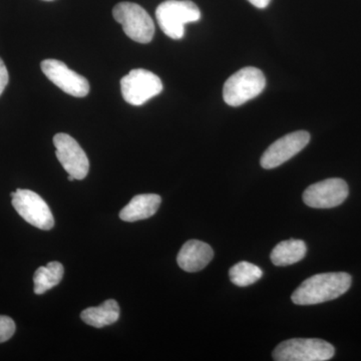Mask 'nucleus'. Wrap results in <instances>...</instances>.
Returning a JSON list of instances; mask_svg holds the SVG:
<instances>
[{"instance_id": "15", "label": "nucleus", "mask_w": 361, "mask_h": 361, "mask_svg": "<svg viewBox=\"0 0 361 361\" xmlns=\"http://www.w3.org/2000/svg\"><path fill=\"white\" fill-rule=\"evenodd\" d=\"M306 252L307 247L302 240H285L275 246L270 258L275 266L285 267L302 260L306 256Z\"/></svg>"}, {"instance_id": "20", "label": "nucleus", "mask_w": 361, "mask_h": 361, "mask_svg": "<svg viewBox=\"0 0 361 361\" xmlns=\"http://www.w3.org/2000/svg\"><path fill=\"white\" fill-rule=\"evenodd\" d=\"M249 2L257 8L263 9L269 6L271 0H248Z\"/></svg>"}, {"instance_id": "6", "label": "nucleus", "mask_w": 361, "mask_h": 361, "mask_svg": "<svg viewBox=\"0 0 361 361\" xmlns=\"http://www.w3.org/2000/svg\"><path fill=\"white\" fill-rule=\"evenodd\" d=\"M121 90L128 104L139 106L160 94L163 84L161 78L152 71L135 68L122 78Z\"/></svg>"}, {"instance_id": "21", "label": "nucleus", "mask_w": 361, "mask_h": 361, "mask_svg": "<svg viewBox=\"0 0 361 361\" xmlns=\"http://www.w3.org/2000/svg\"><path fill=\"white\" fill-rule=\"evenodd\" d=\"M75 177H73V176L68 175V180H71V182H73V180H75Z\"/></svg>"}, {"instance_id": "11", "label": "nucleus", "mask_w": 361, "mask_h": 361, "mask_svg": "<svg viewBox=\"0 0 361 361\" xmlns=\"http://www.w3.org/2000/svg\"><path fill=\"white\" fill-rule=\"evenodd\" d=\"M40 66L45 77L66 94L75 97H84L89 94L90 84L87 78L70 70L63 61L45 59Z\"/></svg>"}, {"instance_id": "18", "label": "nucleus", "mask_w": 361, "mask_h": 361, "mask_svg": "<svg viewBox=\"0 0 361 361\" xmlns=\"http://www.w3.org/2000/svg\"><path fill=\"white\" fill-rule=\"evenodd\" d=\"M16 329V323L9 316L0 315V343L9 341Z\"/></svg>"}, {"instance_id": "8", "label": "nucleus", "mask_w": 361, "mask_h": 361, "mask_svg": "<svg viewBox=\"0 0 361 361\" xmlns=\"http://www.w3.org/2000/svg\"><path fill=\"white\" fill-rule=\"evenodd\" d=\"M56 158L68 175L75 180H84L89 174L90 161L78 142L65 133H59L54 137Z\"/></svg>"}, {"instance_id": "12", "label": "nucleus", "mask_w": 361, "mask_h": 361, "mask_svg": "<svg viewBox=\"0 0 361 361\" xmlns=\"http://www.w3.org/2000/svg\"><path fill=\"white\" fill-rule=\"evenodd\" d=\"M212 247L200 240H190L182 246L178 254L177 262L180 269L187 272L203 270L212 261Z\"/></svg>"}, {"instance_id": "10", "label": "nucleus", "mask_w": 361, "mask_h": 361, "mask_svg": "<svg viewBox=\"0 0 361 361\" xmlns=\"http://www.w3.org/2000/svg\"><path fill=\"white\" fill-rule=\"evenodd\" d=\"M310 142V134L305 130H298L280 137L261 157V167L271 170L283 165L285 161L302 151Z\"/></svg>"}, {"instance_id": "9", "label": "nucleus", "mask_w": 361, "mask_h": 361, "mask_svg": "<svg viewBox=\"0 0 361 361\" xmlns=\"http://www.w3.org/2000/svg\"><path fill=\"white\" fill-rule=\"evenodd\" d=\"M348 185L345 180L332 178L311 185L303 193L305 205L316 209H330L341 205L348 199Z\"/></svg>"}, {"instance_id": "17", "label": "nucleus", "mask_w": 361, "mask_h": 361, "mask_svg": "<svg viewBox=\"0 0 361 361\" xmlns=\"http://www.w3.org/2000/svg\"><path fill=\"white\" fill-rule=\"evenodd\" d=\"M230 280L236 286L246 287L256 283L263 276V271L258 266L247 261H241L229 271Z\"/></svg>"}, {"instance_id": "1", "label": "nucleus", "mask_w": 361, "mask_h": 361, "mask_svg": "<svg viewBox=\"0 0 361 361\" xmlns=\"http://www.w3.org/2000/svg\"><path fill=\"white\" fill-rule=\"evenodd\" d=\"M353 278L345 272L322 273L307 278L292 294L296 305H315L334 300L348 291Z\"/></svg>"}, {"instance_id": "4", "label": "nucleus", "mask_w": 361, "mask_h": 361, "mask_svg": "<svg viewBox=\"0 0 361 361\" xmlns=\"http://www.w3.org/2000/svg\"><path fill=\"white\" fill-rule=\"evenodd\" d=\"M336 349L329 342L316 338H293L278 344L273 351L276 361H326Z\"/></svg>"}, {"instance_id": "7", "label": "nucleus", "mask_w": 361, "mask_h": 361, "mask_svg": "<svg viewBox=\"0 0 361 361\" xmlns=\"http://www.w3.org/2000/svg\"><path fill=\"white\" fill-rule=\"evenodd\" d=\"M13 206L20 217L40 230H51L54 218L47 202L35 192L18 189L11 193Z\"/></svg>"}, {"instance_id": "14", "label": "nucleus", "mask_w": 361, "mask_h": 361, "mask_svg": "<svg viewBox=\"0 0 361 361\" xmlns=\"http://www.w3.org/2000/svg\"><path fill=\"white\" fill-rule=\"evenodd\" d=\"M120 314V306L118 302L114 299H109L97 307L87 308L82 311L80 317L87 325L102 329L118 322Z\"/></svg>"}, {"instance_id": "16", "label": "nucleus", "mask_w": 361, "mask_h": 361, "mask_svg": "<svg viewBox=\"0 0 361 361\" xmlns=\"http://www.w3.org/2000/svg\"><path fill=\"white\" fill-rule=\"evenodd\" d=\"M63 274H65V268L58 261H51L47 266L37 268L33 275L35 293L42 295L49 289L54 288L61 281Z\"/></svg>"}, {"instance_id": "2", "label": "nucleus", "mask_w": 361, "mask_h": 361, "mask_svg": "<svg viewBox=\"0 0 361 361\" xmlns=\"http://www.w3.org/2000/svg\"><path fill=\"white\" fill-rule=\"evenodd\" d=\"M156 18L167 37L180 39L184 37L187 23L201 20V11L189 0H167L157 7Z\"/></svg>"}, {"instance_id": "22", "label": "nucleus", "mask_w": 361, "mask_h": 361, "mask_svg": "<svg viewBox=\"0 0 361 361\" xmlns=\"http://www.w3.org/2000/svg\"><path fill=\"white\" fill-rule=\"evenodd\" d=\"M44 1H52V0H44Z\"/></svg>"}, {"instance_id": "13", "label": "nucleus", "mask_w": 361, "mask_h": 361, "mask_svg": "<svg viewBox=\"0 0 361 361\" xmlns=\"http://www.w3.org/2000/svg\"><path fill=\"white\" fill-rule=\"evenodd\" d=\"M161 198L156 194L137 195L120 212V218L125 222L148 219L155 215L160 208Z\"/></svg>"}, {"instance_id": "5", "label": "nucleus", "mask_w": 361, "mask_h": 361, "mask_svg": "<svg viewBox=\"0 0 361 361\" xmlns=\"http://www.w3.org/2000/svg\"><path fill=\"white\" fill-rule=\"evenodd\" d=\"M113 16L123 25V32L130 39L140 44H149L153 39L155 23L139 4L120 2L114 7Z\"/></svg>"}, {"instance_id": "19", "label": "nucleus", "mask_w": 361, "mask_h": 361, "mask_svg": "<svg viewBox=\"0 0 361 361\" xmlns=\"http://www.w3.org/2000/svg\"><path fill=\"white\" fill-rule=\"evenodd\" d=\"M8 71L6 65H4V61L0 59V96H1L4 90H6L7 84H8Z\"/></svg>"}, {"instance_id": "3", "label": "nucleus", "mask_w": 361, "mask_h": 361, "mask_svg": "<svg viewBox=\"0 0 361 361\" xmlns=\"http://www.w3.org/2000/svg\"><path fill=\"white\" fill-rule=\"evenodd\" d=\"M265 87L266 78L262 71L246 66L226 80L223 97L228 106H239L258 97Z\"/></svg>"}]
</instances>
